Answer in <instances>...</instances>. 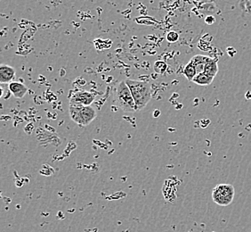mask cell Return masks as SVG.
I'll use <instances>...</instances> for the list:
<instances>
[{
    "instance_id": "cell-13",
    "label": "cell",
    "mask_w": 251,
    "mask_h": 232,
    "mask_svg": "<svg viewBox=\"0 0 251 232\" xmlns=\"http://www.w3.org/2000/svg\"><path fill=\"white\" fill-rule=\"evenodd\" d=\"M179 39V34L176 31H169L168 35H167V40L170 42V43H175L176 41H178Z\"/></svg>"
},
{
    "instance_id": "cell-7",
    "label": "cell",
    "mask_w": 251,
    "mask_h": 232,
    "mask_svg": "<svg viewBox=\"0 0 251 232\" xmlns=\"http://www.w3.org/2000/svg\"><path fill=\"white\" fill-rule=\"evenodd\" d=\"M15 76V69L7 64L0 66V83H11Z\"/></svg>"
},
{
    "instance_id": "cell-2",
    "label": "cell",
    "mask_w": 251,
    "mask_h": 232,
    "mask_svg": "<svg viewBox=\"0 0 251 232\" xmlns=\"http://www.w3.org/2000/svg\"><path fill=\"white\" fill-rule=\"evenodd\" d=\"M69 115L74 122L80 126L89 125L97 118V112L91 106L83 107L74 103H70Z\"/></svg>"
},
{
    "instance_id": "cell-1",
    "label": "cell",
    "mask_w": 251,
    "mask_h": 232,
    "mask_svg": "<svg viewBox=\"0 0 251 232\" xmlns=\"http://www.w3.org/2000/svg\"><path fill=\"white\" fill-rule=\"evenodd\" d=\"M126 83L130 88L131 93L134 97L136 111L144 109L151 98L150 84L144 81H135L130 79L126 80Z\"/></svg>"
},
{
    "instance_id": "cell-8",
    "label": "cell",
    "mask_w": 251,
    "mask_h": 232,
    "mask_svg": "<svg viewBox=\"0 0 251 232\" xmlns=\"http://www.w3.org/2000/svg\"><path fill=\"white\" fill-rule=\"evenodd\" d=\"M208 58H209V57H207V56L196 55V56H194V57L191 59L190 62L193 63V65H194V67L196 68L197 74L204 73L205 66H206V63L208 62Z\"/></svg>"
},
{
    "instance_id": "cell-3",
    "label": "cell",
    "mask_w": 251,
    "mask_h": 232,
    "mask_svg": "<svg viewBox=\"0 0 251 232\" xmlns=\"http://www.w3.org/2000/svg\"><path fill=\"white\" fill-rule=\"evenodd\" d=\"M116 101L122 111L126 113L136 112L134 97L131 93L130 88L126 85V81L121 82L117 87Z\"/></svg>"
},
{
    "instance_id": "cell-12",
    "label": "cell",
    "mask_w": 251,
    "mask_h": 232,
    "mask_svg": "<svg viewBox=\"0 0 251 232\" xmlns=\"http://www.w3.org/2000/svg\"><path fill=\"white\" fill-rule=\"evenodd\" d=\"M167 68H168V65L164 61H157L154 63L155 73H157L158 74H163L166 72Z\"/></svg>"
},
{
    "instance_id": "cell-14",
    "label": "cell",
    "mask_w": 251,
    "mask_h": 232,
    "mask_svg": "<svg viewBox=\"0 0 251 232\" xmlns=\"http://www.w3.org/2000/svg\"><path fill=\"white\" fill-rule=\"evenodd\" d=\"M205 22L208 24V25H212L213 23L215 22V18L213 16H208L206 20H205Z\"/></svg>"
},
{
    "instance_id": "cell-11",
    "label": "cell",
    "mask_w": 251,
    "mask_h": 232,
    "mask_svg": "<svg viewBox=\"0 0 251 232\" xmlns=\"http://www.w3.org/2000/svg\"><path fill=\"white\" fill-rule=\"evenodd\" d=\"M184 75L189 82H193V79L197 75L196 68L194 67V65L191 62L187 65H185L184 69Z\"/></svg>"
},
{
    "instance_id": "cell-9",
    "label": "cell",
    "mask_w": 251,
    "mask_h": 232,
    "mask_svg": "<svg viewBox=\"0 0 251 232\" xmlns=\"http://www.w3.org/2000/svg\"><path fill=\"white\" fill-rule=\"evenodd\" d=\"M204 73L208 74L209 76H211V77H216V75L218 73V61L214 58H208V62L206 63V66H205Z\"/></svg>"
},
{
    "instance_id": "cell-4",
    "label": "cell",
    "mask_w": 251,
    "mask_h": 232,
    "mask_svg": "<svg viewBox=\"0 0 251 232\" xmlns=\"http://www.w3.org/2000/svg\"><path fill=\"white\" fill-rule=\"evenodd\" d=\"M234 188L230 184H219L213 189L212 199L214 203L221 206L231 204L234 199Z\"/></svg>"
},
{
    "instance_id": "cell-6",
    "label": "cell",
    "mask_w": 251,
    "mask_h": 232,
    "mask_svg": "<svg viewBox=\"0 0 251 232\" xmlns=\"http://www.w3.org/2000/svg\"><path fill=\"white\" fill-rule=\"evenodd\" d=\"M9 91L15 98H23L29 91V88L24 83L12 82L9 83Z\"/></svg>"
},
{
    "instance_id": "cell-5",
    "label": "cell",
    "mask_w": 251,
    "mask_h": 232,
    "mask_svg": "<svg viewBox=\"0 0 251 232\" xmlns=\"http://www.w3.org/2000/svg\"><path fill=\"white\" fill-rule=\"evenodd\" d=\"M94 100H95V96L92 93L82 90V91H77L75 94H73L70 103L77 104L83 107H90Z\"/></svg>"
},
{
    "instance_id": "cell-10",
    "label": "cell",
    "mask_w": 251,
    "mask_h": 232,
    "mask_svg": "<svg viewBox=\"0 0 251 232\" xmlns=\"http://www.w3.org/2000/svg\"><path fill=\"white\" fill-rule=\"evenodd\" d=\"M214 77H211L205 73H199L193 79V83L200 86H208L212 83Z\"/></svg>"
}]
</instances>
